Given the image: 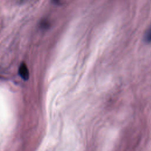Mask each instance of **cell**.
I'll return each mask as SVG.
<instances>
[{
  "label": "cell",
  "instance_id": "6da1fadb",
  "mask_svg": "<svg viewBox=\"0 0 151 151\" xmlns=\"http://www.w3.org/2000/svg\"><path fill=\"white\" fill-rule=\"evenodd\" d=\"M19 74L24 80H27L29 78V71L27 65L22 63L19 68Z\"/></svg>",
  "mask_w": 151,
  "mask_h": 151
},
{
  "label": "cell",
  "instance_id": "7a4b0ae2",
  "mask_svg": "<svg viewBox=\"0 0 151 151\" xmlns=\"http://www.w3.org/2000/svg\"><path fill=\"white\" fill-rule=\"evenodd\" d=\"M145 40L146 41L149 42H151V28H150V29L148 31L147 33L146 34Z\"/></svg>",
  "mask_w": 151,
  "mask_h": 151
}]
</instances>
